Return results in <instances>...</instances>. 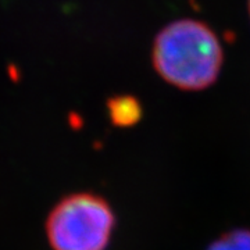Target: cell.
Here are the masks:
<instances>
[{"label":"cell","instance_id":"cell-5","mask_svg":"<svg viewBox=\"0 0 250 250\" xmlns=\"http://www.w3.org/2000/svg\"><path fill=\"white\" fill-rule=\"evenodd\" d=\"M248 9H249V16H250V0L248 1Z\"/></svg>","mask_w":250,"mask_h":250},{"label":"cell","instance_id":"cell-3","mask_svg":"<svg viewBox=\"0 0 250 250\" xmlns=\"http://www.w3.org/2000/svg\"><path fill=\"white\" fill-rule=\"evenodd\" d=\"M108 113L114 125L131 126L139 121L142 108L134 96H116L108 100Z\"/></svg>","mask_w":250,"mask_h":250},{"label":"cell","instance_id":"cell-1","mask_svg":"<svg viewBox=\"0 0 250 250\" xmlns=\"http://www.w3.org/2000/svg\"><path fill=\"white\" fill-rule=\"evenodd\" d=\"M152 62L167 83L182 90H203L214 85L220 77L223 46L207 24L181 18L167 24L156 35Z\"/></svg>","mask_w":250,"mask_h":250},{"label":"cell","instance_id":"cell-4","mask_svg":"<svg viewBox=\"0 0 250 250\" xmlns=\"http://www.w3.org/2000/svg\"><path fill=\"white\" fill-rule=\"evenodd\" d=\"M206 250H250V229L236 228L223 233Z\"/></svg>","mask_w":250,"mask_h":250},{"label":"cell","instance_id":"cell-2","mask_svg":"<svg viewBox=\"0 0 250 250\" xmlns=\"http://www.w3.org/2000/svg\"><path fill=\"white\" fill-rule=\"evenodd\" d=\"M116 228V214L107 200L92 192L62 197L46 220L53 250H106Z\"/></svg>","mask_w":250,"mask_h":250}]
</instances>
